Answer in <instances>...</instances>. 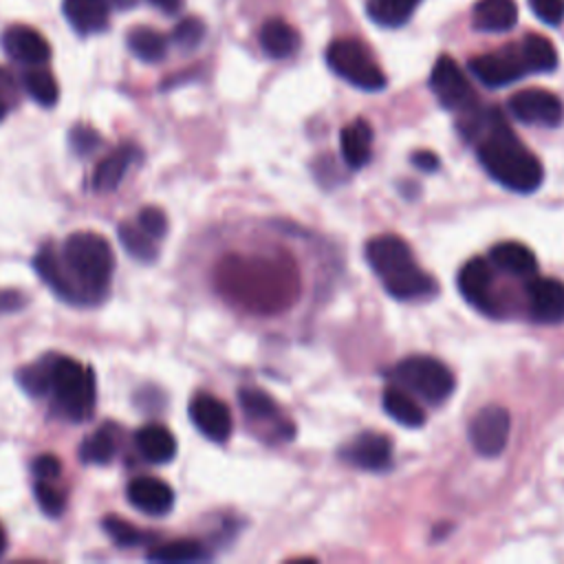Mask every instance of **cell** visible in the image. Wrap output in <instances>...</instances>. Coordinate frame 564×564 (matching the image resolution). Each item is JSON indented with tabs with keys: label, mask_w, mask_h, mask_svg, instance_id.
Segmentation results:
<instances>
[{
	"label": "cell",
	"mask_w": 564,
	"mask_h": 564,
	"mask_svg": "<svg viewBox=\"0 0 564 564\" xmlns=\"http://www.w3.org/2000/svg\"><path fill=\"white\" fill-rule=\"evenodd\" d=\"M460 126L467 139H476V154L487 174L518 194H531L542 185L540 159L516 137L505 117L496 110H469Z\"/></svg>",
	"instance_id": "obj_1"
},
{
	"label": "cell",
	"mask_w": 564,
	"mask_h": 564,
	"mask_svg": "<svg viewBox=\"0 0 564 564\" xmlns=\"http://www.w3.org/2000/svg\"><path fill=\"white\" fill-rule=\"evenodd\" d=\"M216 286L236 306L251 313H278L293 304L300 280L291 262L260 256H227L218 262Z\"/></svg>",
	"instance_id": "obj_2"
},
{
	"label": "cell",
	"mask_w": 564,
	"mask_h": 564,
	"mask_svg": "<svg viewBox=\"0 0 564 564\" xmlns=\"http://www.w3.org/2000/svg\"><path fill=\"white\" fill-rule=\"evenodd\" d=\"M59 256L79 304L99 302L108 293L115 271V253L104 236L95 231H75L64 240Z\"/></svg>",
	"instance_id": "obj_3"
},
{
	"label": "cell",
	"mask_w": 564,
	"mask_h": 564,
	"mask_svg": "<svg viewBox=\"0 0 564 564\" xmlns=\"http://www.w3.org/2000/svg\"><path fill=\"white\" fill-rule=\"evenodd\" d=\"M51 392L55 394V403L66 419L79 423L93 416L97 388L90 366L86 368L70 357L57 355L53 366Z\"/></svg>",
	"instance_id": "obj_4"
},
{
	"label": "cell",
	"mask_w": 564,
	"mask_h": 564,
	"mask_svg": "<svg viewBox=\"0 0 564 564\" xmlns=\"http://www.w3.org/2000/svg\"><path fill=\"white\" fill-rule=\"evenodd\" d=\"M390 377L397 386L405 388L410 394H419L430 403H441L454 392V375L452 370L427 355H412L401 359Z\"/></svg>",
	"instance_id": "obj_5"
},
{
	"label": "cell",
	"mask_w": 564,
	"mask_h": 564,
	"mask_svg": "<svg viewBox=\"0 0 564 564\" xmlns=\"http://www.w3.org/2000/svg\"><path fill=\"white\" fill-rule=\"evenodd\" d=\"M326 62L335 75L361 90H381L386 86L383 70L357 40H335L326 48Z\"/></svg>",
	"instance_id": "obj_6"
},
{
	"label": "cell",
	"mask_w": 564,
	"mask_h": 564,
	"mask_svg": "<svg viewBox=\"0 0 564 564\" xmlns=\"http://www.w3.org/2000/svg\"><path fill=\"white\" fill-rule=\"evenodd\" d=\"M430 88L436 95V99L441 101V106L447 110L465 115V112L478 108V97H476L469 79L460 70V66L447 55H441L436 59V64L430 73Z\"/></svg>",
	"instance_id": "obj_7"
},
{
	"label": "cell",
	"mask_w": 564,
	"mask_h": 564,
	"mask_svg": "<svg viewBox=\"0 0 564 564\" xmlns=\"http://www.w3.org/2000/svg\"><path fill=\"white\" fill-rule=\"evenodd\" d=\"M511 430L509 412L502 405H485L469 423V441L482 456H498L507 447Z\"/></svg>",
	"instance_id": "obj_8"
},
{
	"label": "cell",
	"mask_w": 564,
	"mask_h": 564,
	"mask_svg": "<svg viewBox=\"0 0 564 564\" xmlns=\"http://www.w3.org/2000/svg\"><path fill=\"white\" fill-rule=\"evenodd\" d=\"M469 70L489 88H500L520 79L527 70L520 48H502L494 53H482L469 59Z\"/></svg>",
	"instance_id": "obj_9"
},
{
	"label": "cell",
	"mask_w": 564,
	"mask_h": 564,
	"mask_svg": "<svg viewBox=\"0 0 564 564\" xmlns=\"http://www.w3.org/2000/svg\"><path fill=\"white\" fill-rule=\"evenodd\" d=\"M509 110L516 119L538 126H557L564 117L562 99L544 88H524L511 95Z\"/></svg>",
	"instance_id": "obj_10"
},
{
	"label": "cell",
	"mask_w": 564,
	"mask_h": 564,
	"mask_svg": "<svg viewBox=\"0 0 564 564\" xmlns=\"http://www.w3.org/2000/svg\"><path fill=\"white\" fill-rule=\"evenodd\" d=\"M458 291L460 295L487 315H496L494 300V269L485 258H471L458 271Z\"/></svg>",
	"instance_id": "obj_11"
},
{
	"label": "cell",
	"mask_w": 564,
	"mask_h": 564,
	"mask_svg": "<svg viewBox=\"0 0 564 564\" xmlns=\"http://www.w3.org/2000/svg\"><path fill=\"white\" fill-rule=\"evenodd\" d=\"M366 260L381 280L414 262L408 242L394 234H381L370 238L366 245Z\"/></svg>",
	"instance_id": "obj_12"
},
{
	"label": "cell",
	"mask_w": 564,
	"mask_h": 564,
	"mask_svg": "<svg viewBox=\"0 0 564 564\" xmlns=\"http://www.w3.org/2000/svg\"><path fill=\"white\" fill-rule=\"evenodd\" d=\"M189 419L196 425V430L214 443H225L234 427L229 408L214 394H205V392L192 399Z\"/></svg>",
	"instance_id": "obj_13"
},
{
	"label": "cell",
	"mask_w": 564,
	"mask_h": 564,
	"mask_svg": "<svg viewBox=\"0 0 564 564\" xmlns=\"http://www.w3.org/2000/svg\"><path fill=\"white\" fill-rule=\"evenodd\" d=\"M529 313L535 322L557 324L564 322V282L555 278H529L527 282Z\"/></svg>",
	"instance_id": "obj_14"
},
{
	"label": "cell",
	"mask_w": 564,
	"mask_h": 564,
	"mask_svg": "<svg viewBox=\"0 0 564 564\" xmlns=\"http://www.w3.org/2000/svg\"><path fill=\"white\" fill-rule=\"evenodd\" d=\"M341 458L355 467L379 471L392 460V443L386 434L361 432L348 445L341 447Z\"/></svg>",
	"instance_id": "obj_15"
},
{
	"label": "cell",
	"mask_w": 564,
	"mask_h": 564,
	"mask_svg": "<svg viewBox=\"0 0 564 564\" xmlns=\"http://www.w3.org/2000/svg\"><path fill=\"white\" fill-rule=\"evenodd\" d=\"M2 48L11 59L29 66H40L51 57L46 37L24 24H13L2 33Z\"/></svg>",
	"instance_id": "obj_16"
},
{
	"label": "cell",
	"mask_w": 564,
	"mask_h": 564,
	"mask_svg": "<svg viewBox=\"0 0 564 564\" xmlns=\"http://www.w3.org/2000/svg\"><path fill=\"white\" fill-rule=\"evenodd\" d=\"M128 500L148 516H165L174 507V491L154 476H139L128 485Z\"/></svg>",
	"instance_id": "obj_17"
},
{
	"label": "cell",
	"mask_w": 564,
	"mask_h": 564,
	"mask_svg": "<svg viewBox=\"0 0 564 564\" xmlns=\"http://www.w3.org/2000/svg\"><path fill=\"white\" fill-rule=\"evenodd\" d=\"M62 11L77 33L90 35L108 26L110 4L108 0H64Z\"/></svg>",
	"instance_id": "obj_18"
},
{
	"label": "cell",
	"mask_w": 564,
	"mask_h": 564,
	"mask_svg": "<svg viewBox=\"0 0 564 564\" xmlns=\"http://www.w3.org/2000/svg\"><path fill=\"white\" fill-rule=\"evenodd\" d=\"M141 156L137 145H119L112 150L93 172V189L95 192H112L123 181L128 167Z\"/></svg>",
	"instance_id": "obj_19"
},
{
	"label": "cell",
	"mask_w": 564,
	"mask_h": 564,
	"mask_svg": "<svg viewBox=\"0 0 564 564\" xmlns=\"http://www.w3.org/2000/svg\"><path fill=\"white\" fill-rule=\"evenodd\" d=\"M33 267L40 273V278L51 286V291L55 295H59L64 302L79 304L77 302V293H75L70 280H68V273L64 269L62 256L51 245H46V247H42L37 251V256L33 258Z\"/></svg>",
	"instance_id": "obj_20"
},
{
	"label": "cell",
	"mask_w": 564,
	"mask_h": 564,
	"mask_svg": "<svg viewBox=\"0 0 564 564\" xmlns=\"http://www.w3.org/2000/svg\"><path fill=\"white\" fill-rule=\"evenodd\" d=\"M489 260L498 269H502L511 275H518V278H533L538 273L535 253L522 242L507 240V242L494 245L489 251Z\"/></svg>",
	"instance_id": "obj_21"
},
{
	"label": "cell",
	"mask_w": 564,
	"mask_h": 564,
	"mask_svg": "<svg viewBox=\"0 0 564 564\" xmlns=\"http://www.w3.org/2000/svg\"><path fill=\"white\" fill-rule=\"evenodd\" d=\"M339 150L350 167H364L372 156V128L366 119H355L339 132Z\"/></svg>",
	"instance_id": "obj_22"
},
{
	"label": "cell",
	"mask_w": 564,
	"mask_h": 564,
	"mask_svg": "<svg viewBox=\"0 0 564 564\" xmlns=\"http://www.w3.org/2000/svg\"><path fill=\"white\" fill-rule=\"evenodd\" d=\"M383 286L397 300H419V297H427L436 291L434 278H430L423 269H419L416 262H412L410 267L386 278Z\"/></svg>",
	"instance_id": "obj_23"
},
{
	"label": "cell",
	"mask_w": 564,
	"mask_h": 564,
	"mask_svg": "<svg viewBox=\"0 0 564 564\" xmlns=\"http://www.w3.org/2000/svg\"><path fill=\"white\" fill-rule=\"evenodd\" d=\"M137 449L150 463H170L176 454V438L174 434L159 423H148L134 434Z\"/></svg>",
	"instance_id": "obj_24"
},
{
	"label": "cell",
	"mask_w": 564,
	"mask_h": 564,
	"mask_svg": "<svg viewBox=\"0 0 564 564\" xmlns=\"http://www.w3.org/2000/svg\"><path fill=\"white\" fill-rule=\"evenodd\" d=\"M260 46L273 59L291 57L300 48V33L282 18H271L260 29Z\"/></svg>",
	"instance_id": "obj_25"
},
{
	"label": "cell",
	"mask_w": 564,
	"mask_h": 564,
	"mask_svg": "<svg viewBox=\"0 0 564 564\" xmlns=\"http://www.w3.org/2000/svg\"><path fill=\"white\" fill-rule=\"evenodd\" d=\"M471 22L478 31L502 33L518 22V7L513 0H480L474 7Z\"/></svg>",
	"instance_id": "obj_26"
},
{
	"label": "cell",
	"mask_w": 564,
	"mask_h": 564,
	"mask_svg": "<svg viewBox=\"0 0 564 564\" xmlns=\"http://www.w3.org/2000/svg\"><path fill=\"white\" fill-rule=\"evenodd\" d=\"M381 403L386 414L405 427H421L425 423L423 408L401 386H388L381 394Z\"/></svg>",
	"instance_id": "obj_27"
},
{
	"label": "cell",
	"mask_w": 564,
	"mask_h": 564,
	"mask_svg": "<svg viewBox=\"0 0 564 564\" xmlns=\"http://www.w3.org/2000/svg\"><path fill=\"white\" fill-rule=\"evenodd\" d=\"M119 449V427L115 423L101 425L79 447V458L90 465H108Z\"/></svg>",
	"instance_id": "obj_28"
},
{
	"label": "cell",
	"mask_w": 564,
	"mask_h": 564,
	"mask_svg": "<svg viewBox=\"0 0 564 564\" xmlns=\"http://www.w3.org/2000/svg\"><path fill=\"white\" fill-rule=\"evenodd\" d=\"M518 48H520L527 70H531V73H551L557 66V51L544 35L529 33V35H524V40Z\"/></svg>",
	"instance_id": "obj_29"
},
{
	"label": "cell",
	"mask_w": 564,
	"mask_h": 564,
	"mask_svg": "<svg viewBox=\"0 0 564 564\" xmlns=\"http://www.w3.org/2000/svg\"><path fill=\"white\" fill-rule=\"evenodd\" d=\"M55 357L57 352L44 355L42 359L20 368L15 372V381L22 386V390L31 397H42L46 392H51V383H53V366H55Z\"/></svg>",
	"instance_id": "obj_30"
},
{
	"label": "cell",
	"mask_w": 564,
	"mask_h": 564,
	"mask_svg": "<svg viewBox=\"0 0 564 564\" xmlns=\"http://www.w3.org/2000/svg\"><path fill=\"white\" fill-rule=\"evenodd\" d=\"M128 48L143 62H159L167 53V40L163 33L150 26H134L128 31Z\"/></svg>",
	"instance_id": "obj_31"
},
{
	"label": "cell",
	"mask_w": 564,
	"mask_h": 564,
	"mask_svg": "<svg viewBox=\"0 0 564 564\" xmlns=\"http://www.w3.org/2000/svg\"><path fill=\"white\" fill-rule=\"evenodd\" d=\"M421 0H368L366 11L381 26H401L410 20Z\"/></svg>",
	"instance_id": "obj_32"
},
{
	"label": "cell",
	"mask_w": 564,
	"mask_h": 564,
	"mask_svg": "<svg viewBox=\"0 0 564 564\" xmlns=\"http://www.w3.org/2000/svg\"><path fill=\"white\" fill-rule=\"evenodd\" d=\"M238 401L242 412L251 419V421H278L280 419V410L278 403L258 388H242L238 392Z\"/></svg>",
	"instance_id": "obj_33"
},
{
	"label": "cell",
	"mask_w": 564,
	"mask_h": 564,
	"mask_svg": "<svg viewBox=\"0 0 564 564\" xmlns=\"http://www.w3.org/2000/svg\"><path fill=\"white\" fill-rule=\"evenodd\" d=\"M205 549L200 542L183 538V540H172L163 546H156L154 551L148 553V560L152 562H198L205 560Z\"/></svg>",
	"instance_id": "obj_34"
},
{
	"label": "cell",
	"mask_w": 564,
	"mask_h": 564,
	"mask_svg": "<svg viewBox=\"0 0 564 564\" xmlns=\"http://www.w3.org/2000/svg\"><path fill=\"white\" fill-rule=\"evenodd\" d=\"M119 240H121L123 249L141 262H152L156 258L154 238L150 234H145L139 225H130V223L119 225Z\"/></svg>",
	"instance_id": "obj_35"
},
{
	"label": "cell",
	"mask_w": 564,
	"mask_h": 564,
	"mask_svg": "<svg viewBox=\"0 0 564 564\" xmlns=\"http://www.w3.org/2000/svg\"><path fill=\"white\" fill-rule=\"evenodd\" d=\"M24 88L31 95L33 101H37L40 106H55L57 97H59V88L55 77L44 70V68H33L24 73Z\"/></svg>",
	"instance_id": "obj_36"
},
{
	"label": "cell",
	"mask_w": 564,
	"mask_h": 564,
	"mask_svg": "<svg viewBox=\"0 0 564 564\" xmlns=\"http://www.w3.org/2000/svg\"><path fill=\"white\" fill-rule=\"evenodd\" d=\"M33 494H35V500L40 505V509L51 516V518H57L62 516L64 507H66V496L62 489H57L53 485V480H35V487H33Z\"/></svg>",
	"instance_id": "obj_37"
},
{
	"label": "cell",
	"mask_w": 564,
	"mask_h": 564,
	"mask_svg": "<svg viewBox=\"0 0 564 564\" xmlns=\"http://www.w3.org/2000/svg\"><path fill=\"white\" fill-rule=\"evenodd\" d=\"M101 527L117 546H132V544H139L145 540V535L139 529H134L130 522H126L123 518H117V516H106L101 520Z\"/></svg>",
	"instance_id": "obj_38"
},
{
	"label": "cell",
	"mask_w": 564,
	"mask_h": 564,
	"mask_svg": "<svg viewBox=\"0 0 564 564\" xmlns=\"http://www.w3.org/2000/svg\"><path fill=\"white\" fill-rule=\"evenodd\" d=\"M203 37H205V24L198 18H185L172 31L174 44L185 51L196 48L203 42Z\"/></svg>",
	"instance_id": "obj_39"
},
{
	"label": "cell",
	"mask_w": 564,
	"mask_h": 564,
	"mask_svg": "<svg viewBox=\"0 0 564 564\" xmlns=\"http://www.w3.org/2000/svg\"><path fill=\"white\" fill-rule=\"evenodd\" d=\"M137 225L152 238H163L167 234V216L159 207H143L139 212Z\"/></svg>",
	"instance_id": "obj_40"
},
{
	"label": "cell",
	"mask_w": 564,
	"mask_h": 564,
	"mask_svg": "<svg viewBox=\"0 0 564 564\" xmlns=\"http://www.w3.org/2000/svg\"><path fill=\"white\" fill-rule=\"evenodd\" d=\"M68 141H70V148L77 152V154H90L99 148L101 143V137L88 128V126H75L68 134Z\"/></svg>",
	"instance_id": "obj_41"
},
{
	"label": "cell",
	"mask_w": 564,
	"mask_h": 564,
	"mask_svg": "<svg viewBox=\"0 0 564 564\" xmlns=\"http://www.w3.org/2000/svg\"><path fill=\"white\" fill-rule=\"evenodd\" d=\"M529 7L542 22L551 26L564 20V0H529Z\"/></svg>",
	"instance_id": "obj_42"
},
{
	"label": "cell",
	"mask_w": 564,
	"mask_h": 564,
	"mask_svg": "<svg viewBox=\"0 0 564 564\" xmlns=\"http://www.w3.org/2000/svg\"><path fill=\"white\" fill-rule=\"evenodd\" d=\"M33 474L40 480H57L62 474V463L53 454H42L33 460Z\"/></svg>",
	"instance_id": "obj_43"
},
{
	"label": "cell",
	"mask_w": 564,
	"mask_h": 564,
	"mask_svg": "<svg viewBox=\"0 0 564 564\" xmlns=\"http://www.w3.org/2000/svg\"><path fill=\"white\" fill-rule=\"evenodd\" d=\"M15 97H18V93H15V82H13V77H11L4 68H0V121H2V119L9 115V110L13 108Z\"/></svg>",
	"instance_id": "obj_44"
},
{
	"label": "cell",
	"mask_w": 564,
	"mask_h": 564,
	"mask_svg": "<svg viewBox=\"0 0 564 564\" xmlns=\"http://www.w3.org/2000/svg\"><path fill=\"white\" fill-rule=\"evenodd\" d=\"M412 163L416 167H421L423 172H432L438 167V156L434 152H427V150H419L412 154Z\"/></svg>",
	"instance_id": "obj_45"
},
{
	"label": "cell",
	"mask_w": 564,
	"mask_h": 564,
	"mask_svg": "<svg viewBox=\"0 0 564 564\" xmlns=\"http://www.w3.org/2000/svg\"><path fill=\"white\" fill-rule=\"evenodd\" d=\"M150 4H154L156 9H161V11H165V13H174V11H178L181 9V4H183V0H148Z\"/></svg>",
	"instance_id": "obj_46"
},
{
	"label": "cell",
	"mask_w": 564,
	"mask_h": 564,
	"mask_svg": "<svg viewBox=\"0 0 564 564\" xmlns=\"http://www.w3.org/2000/svg\"><path fill=\"white\" fill-rule=\"evenodd\" d=\"M4 549H7V535H4V529L0 527V555L4 553Z\"/></svg>",
	"instance_id": "obj_47"
}]
</instances>
